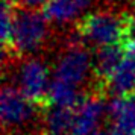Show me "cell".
Here are the masks:
<instances>
[{"mask_svg": "<svg viewBox=\"0 0 135 135\" xmlns=\"http://www.w3.org/2000/svg\"><path fill=\"white\" fill-rule=\"evenodd\" d=\"M50 37V21L46 15L33 9L15 12L11 47L18 55L33 56L43 49Z\"/></svg>", "mask_w": 135, "mask_h": 135, "instance_id": "obj_1", "label": "cell"}, {"mask_svg": "<svg viewBox=\"0 0 135 135\" xmlns=\"http://www.w3.org/2000/svg\"><path fill=\"white\" fill-rule=\"evenodd\" d=\"M96 67V59L80 41H68L67 47L58 55L52 70V80L80 90Z\"/></svg>", "mask_w": 135, "mask_h": 135, "instance_id": "obj_2", "label": "cell"}, {"mask_svg": "<svg viewBox=\"0 0 135 135\" xmlns=\"http://www.w3.org/2000/svg\"><path fill=\"white\" fill-rule=\"evenodd\" d=\"M126 29V23L118 14L112 11H96L82 20L79 37L100 50L118 46Z\"/></svg>", "mask_w": 135, "mask_h": 135, "instance_id": "obj_3", "label": "cell"}, {"mask_svg": "<svg viewBox=\"0 0 135 135\" xmlns=\"http://www.w3.org/2000/svg\"><path fill=\"white\" fill-rule=\"evenodd\" d=\"M15 86L33 102L49 96L52 84V70L44 59L38 56H27L18 62L14 71Z\"/></svg>", "mask_w": 135, "mask_h": 135, "instance_id": "obj_4", "label": "cell"}, {"mask_svg": "<svg viewBox=\"0 0 135 135\" xmlns=\"http://www.w3.org/2000/svg\"><path fill=\"white\" fill-rule=\"evenodd\" d=\"M0 115L6 129H23L35 122L37 106L15 85H5L0 96Z\"/></svg>", "mask_w": 135, "mask_h": 135, "instance_id": "obj_5", "label": "cell"}, {"mask_svg": "<svg viewBox=\"0 0 135 135\" xmlns=\"http://www.w3.org/2000/svg\"><path fill=\"white\" fill-rule=\"evenodd\" d=\"M108 114V106L99 97H86L73 109L70 135H96Z\"/></svg>", "mask_w": 135, "mask_h": 135, "instance_id": "obj_6", "label": "cell"}, {"mask_svg": "<svg viewBox=\"0 0 135 135\" xmlns=\"http://www.w3.org/2000/svg\"><path fill=\"white\" fill-rule=\"evenodd\" d=\"M106 80L115 97H129L135 93V40L128 43L120 62Z\"/></svg>", "mask_w": 135, "mask_h": 135, "instance_id": "obj_7", "label": "cell"}, {"mask_svg": "<svg viewBox=\"0 0 135 135\" xmlns=\"http://www.w3.org/2000/svg\"><path fill=\"white\" fill-rule=\"evenodd\" d=\"M94 5V0H49L44 15L55 26H70L84 20Z\"/></svg>", "mask_w": 135, "mask_h": 135, "instance_id": "obj_8", "label": "cell"}, {"mask_svg": "<svg viewBox=\"0 0 135 135\" xmlns=\"http://www.w3.org/2000/svg\"><path fill=\"white\" fill-rule=\"evenodd\" d=\"M108 115L112 128L135 135V99L114 97L108 105Z\"/></svg>", "mask_w": 135, "mask_h": 135, "instance_id": "obj_9", "label": "cell"}, {"mask_svg": "<svg viewBox=\"0 0 135 135\" xmlns=\"http://www.w3.org/2000/svg\"><path fill=\"white\" fill-rule=\"evenodd\" d=\"M73 124V109L50 106L44 115V128L49 135H70Z\"/></svg>", "mask_w": 135, "mask_h": 135, "instance_id": "obj_10", "label": "cell"}, {"mask_svg": "<svg viewBox=\"0 0 135 135\" xmlns=\"http://www.w3.org/2000/svg\"><path fill=\"white\" fill-rule=\"evenodd\" d=\"M123 56V52L118 49V46L115 47H106V49L99 50L96 59V71H97L102 78L108 79L109 74L114 71V68L117 67V64L120 62Z\"/></svg>", "mask_w": 135, "mask_h": 135, "instance_id": "obj_11", "label": "cell"}, {"mask_svg": "<svg viewBox=\"0 0 135 135\" xmlns=\"http://www.w3.org/2000/svg\"><path fill=\"white\" fill-rule=\"evenodd\" d=\"M17 2L25 9H33V11H37L38 8L46 6L49 3V0H17Z\"/></svg>", "mask_w": 135, "mask_h": 135, "instance_id": "obj_12", "label": "cell"}, {"mask_svg": "<svg viewBox=\"0 0 135 135\" xmlns=\"http://www.w3.org/2000/svg\"><path fill=\"white\" fill-rule=\"evenodd\" d=\"M128 31H129V35H131V40H135V11L128 23Z\"/></svg>", "mask_w": 135, "mask_h": 135, "instance_id": "obj_13", "label": "cell"}, {"mask_svg": "<svg viewBox=\"0 0 135 135\" xmlns=\"http://www.w3.org/2000/svg\"><path fill=\"white\" fill-rule=\"evenodd\" d=\"M96 135H131V134H126V132H122V131H118V129L112 128L111 131H99Z\"/></svg>", "mask_w": 135, "mask_h": 135, "instance_id": "obj_14", "label": "cell"}]
</instances>
